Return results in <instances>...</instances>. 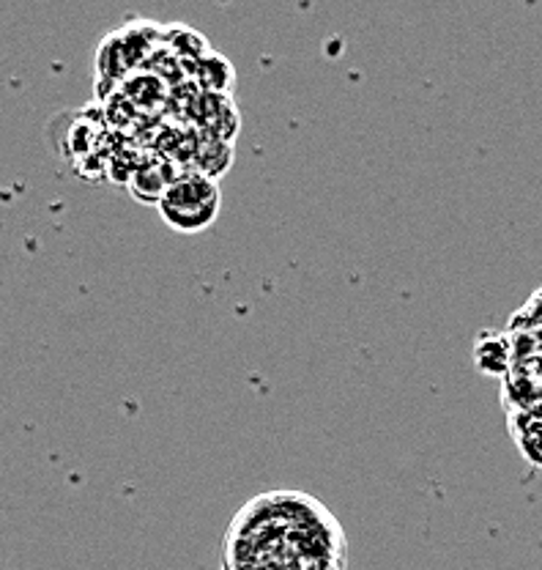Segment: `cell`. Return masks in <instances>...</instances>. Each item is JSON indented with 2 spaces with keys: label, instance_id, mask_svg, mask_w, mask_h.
Returning a JSON list of instances; mask_svg holds the SVG:
<instances>
[{
  "label": "cell",
  "instance_id": "7a4b0ae2",
  "mask_svg": "<svg viewBox=\"0 0 542 570\" xmlns=\"http://www.w3.org/2000/svg\"><path fill=\"white\" fill-rule=\"evenodd\" d=\"M157 209L162 223L176 234H204L217 223L219 212H223V189L211 178L187 170V174L176 176L168 193L159 198Z\"/></svg>",
  "mask_w": 542,
  "mask_h": 570
},
{
  "label": "cell",
  "instance_id": "6da1fadb",
  "mask_svg": "<svg viewBox=\"0 0 542 570\" xmlns=\"http://www.w3.org/2000/svg\"><path fill=\"white\" fill-rule=\"evenodd\" d=\"M348 540L318 499L274 491L249 499L223 540V570H345Z\"/></svg>",
  "mask_w": 542,
  "mask_h": 570
},
{
  "label": "cell",
  "instance_id": "3957f363",
  "mask_svg": "<svg viewBox=\"0 0 542 570\" xmlns=\"http://www.w3.org/2000/svg\"><path fill=\"white\" fill-rule=\"evenodd\" d=\"M170 174V165L165 163H148L142 168H137L135 176H129V189H132L135 200H142V204H159L168 187L176 181V176Z\"/></svg>",
  "mask_w": 542,
  "mask_h": 570
}]
</instances>
